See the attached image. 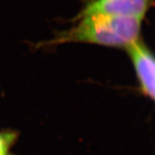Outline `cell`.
<instances>
[{
	"label": "cell",
	"mask_w": 155,
	"mask_h": 155,
	"mask_svg": "<svg viewBox=\"0 0 155 155\" xmlns=\"http://www.w3.org/2000/svg\"><path fill=\"white\" fill-rule=\"evenodd\" d=\"M80 20L72 28L63 31L47 46L67 42H85L114 48H125L140 40L141 20L101 13L79 15Z\"/></svg>",
	"instance_id": "1"
},
{
	"label": "cell",
	"mask_w": 155,
	"mask_h": 155,
	"mask_svg": "<svg viewBox=\"0 0 155 155\" xmlns=\"http://www.w3.org/2000/svg\"><path fill=\"white\" fill-rule=\"evenodd\" d=\"M140 90L155 101V55L140 40L127 47Z\"/></svg>",
	"instance_id": "2"
},
{
	"label": "cell",
	"mask_w": 155,
	"mask_h": 155,
	"mask_svg": "<svg viewBox=\"0 0 155 155\" xmlns=\"http://www.w3.org/2000/svg\"><path fill=\"white\" fill-rule=\"evenodd\" d=\"M151 5L152 0H95L85 7L80 15L101 13L142 20Z\"/></svg>",
	"instance_id": "3"
},
{
	"label": "cell",
	"mask_w": 155,
	"mask_h": 155,
	"mask_svg": "<svg viewBox=\"0 0 155 155\" xmlns=\"http://www.w3.org/2000/svg\"><path fill=\"white\" fill-rule=\"evenodd\" d=\"M19 133L13 129H0V155H14L12 149L17 143Z\"/></svg>",
	"instance_id": "4"
}]
</instances>
